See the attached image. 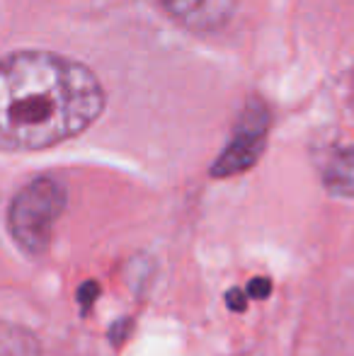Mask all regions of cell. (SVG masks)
<instances>
[{"label": "cell", "instance_id": "obj_1", "mask_svg": "<svg viewBox=\"0 0 354 356\" xmlns=\"http://www.w3.org/2000/svg\"><path fill=\"white\" fill-rule=\"evenodd\" d=\"M107 95L86 63L51 51L0 58V150H44L99 119Z\"/></svg>", "mask_w": 354, "mask_h": 356}, {"label": "cell", "instance_id": "obj_2", "mask_svg": "<svg viewBox=\"0 0 354 356\" xmlns=\"http://www.w3.org/2000/svg\"><path fill=\"white\" fill-rule=\"evenodd\" d=\"M63 209L66 187L54 177H37L15 194L8 209V228L22 252L32 257L47 252Z\"/></svg>", "mask_w": 354, "mask_h": 356}, {"label": "cell", "instance_id": "obj_3", "mask_svg": "<svg viewBox=\"0 0 354 356\" xmlns=\"http://www.w3.org/2000/svg\"><path fill=\"white\" fill-rule=\"evenodd\" d=\"M269 134V109L262 99H250L238 122L233 138L211 165L214 177H231L250 170L260 160Z\"/></svg>", "mask_w": 354, "mask_h": 356}, {"label": "cell", "instance_id": "obj_4", "mask_svg": "<svg viewBox=\"0 0 354 356\" xmlns=\"http://www.w3.org/2000/svg\"><path fill=\"white\" fill-rule=\"evenodd\" d=\"M168 15L197 34H214L233 19L238 0H158Z\"/></svg>", "mask_w": 354, "mask_h": 356}, {"label": "cell", "instance_id": "obj_5", "mask_svg": "<svg viewBox=\"0 0 354 356\" xmlns=\"http://www.w3.org/2000/svg\"><path fill=\"white\" fill-rule=\"evenodd\" d=\"M323 184L335 197L354 199V145L332 150L323 165Z\"/></svg>", "mask_w": 354, "mask_h": 356}, {"label": "cell", "instance_id": "obj_6", "mask_svg": "<svg viewBox=\"0 0 354 356\" xmlns=\"http://www.w3.org/2000/svg\"><path fill=\"white\" fill-rule=\"evenodd\" d=\"M0 356H42V342L32 330L0 320Z\"/></svg>", "mask_w": 354, "mask_h": 356}, {"label": "cell", "instance_id": "obj_7", "mask_svg": "<svg viewBox=\"0 0 354 356\" xmlns=\"http://www.w3.org/2000/svg\"><path fill=\"white\" fill-rule=\"evenodd\" d=\"M269 291H272V284H269V279L257 277V279H252V282L248 284L246 293H248V298H267Z\"/></svg>", "mask_w": 354, "mask_h": 356}, {"label": "cell", "instance_id": "obj_8", "mask_svg": "<svg viewBox=\"0 0 354 356\" xmlns=\"http://www.w3.org/2000/svg\"><path fill=\"white\" fill-rule=\"evenodd\" d=\"M226 303H228V308L231 310H246V303H248V296L243 293V291H228V298H226Z\"/></svg>", "mask_w": 354, "mask_h": 356}]
</instances>
